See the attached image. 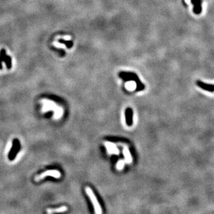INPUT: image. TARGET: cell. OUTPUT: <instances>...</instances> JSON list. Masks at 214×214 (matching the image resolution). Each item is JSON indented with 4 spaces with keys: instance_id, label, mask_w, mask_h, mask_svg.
I'll return each instance as SVG.
<instances>
[{
    "instance_id": "obj_1",
    "label": "cell",
    "mask_w": 214,
    "mask_h": 214,
    "mask_svg": "<svg viewBox=\"0 0 214 214\" xmlns=\"http://www.w3.org/2000/svg\"><path fill=\"white\" fill-rule=\"evenodd\" d=\"M85 191L91 200L92 205L93 206V208H94V209H95V212L97 213H102V211L101 205L99 204L98 201V199L96 196L95 195V194L93 193L92 190L90 188V187H87L85 189Z\"/></svg>"
},
{
    "instance_id": "obj_12",
    "label": "cell",
    "mask_w": 214,
    "mask_h": 214,
    "mask_svg": "<svg viewBox=\"0 0 214 214\" xmlns=\"http://www.w3.org/2000/svg\"><path fill=\"white\" fill-rule=\"evenodd\" d=\"M4 61L6 63L7 67L8 69H10L11 67V58L9 56H6L5 58H4Z\"/></svg>"
},
{
    "instance_id": "obj_8",
    "label": "cell",
    "mask_w": 214,
    "mask_h": 214,
    "mask_svg": "<svg viewBox=\"0 0 214 214\" xmlns=\"http://www.w3.org/2000/svg\"><path fill=\"white\" fill-rule=\"evenodd\" d=\"M18 146H19V142H18L17 140H14V142H13V146H12V148L11 149L10 153L9 156H8L9 159H12V156H13V154H15V151L18 149V148H17Z\"/></svg>"
},
{
    "instance_id": "obj_5",
    "label": "cell",
    "mask_w": 214,
    "mask_h": 214,
    "mask_svg": "<svg viewBox=\"0 0 214 214\" xmlns=\"http://www.w3.org/2000/svg\"><path fill=\"white\" fill-rule=\"evenodd\" d=\"M193 4V11L196 15H199L202 11L201 0H191Z\"/></svg>"
},
{
    "instance_id": "obj_10",
    "label": "cell",
    "mask_w": 214,
    "mask_h": 214,
    "mask_svg": "<svg viewBox=\"0 0 214 214\" xmlns=\"http://www.w3.org/2000/svg\"><path fill=\"white\" fill-rule=\"evenodd\" d=\"M6 57V51L4 49H2L0 52V69L2 68V61L4 60Z\"/></svg>"
},
{
    "instance_id": "obj_6",
    "label": "cell",
    "mask_w": 214,
    "mask_h": 214,
    "mask_svg": "<svg viewBox=\"0 0 214 214\" xmlns=\"http://www.w3.org/2000/svg\"><path fill=\"white\" fill-rule=\"evenodd\" d=\"M123 155H124L125 161L127 163H131L132 162L131 155L130 153V151L126 146H124L123 148Z\"/></svg>"
},
{
    "instance_id": "obj_4",
    "label": "cell",
    "mask_w": 214,
    "mask_h": 214,
    "mask_svg": "<svg viewBox=\"0 0 214 214\" xmlns=\"http://www.w3.org/2000/svg\"><path fill=\"white\" fill-rule=\"evenodd\" d=\"M196 85L198 87L201 88L203 90H205L209 92H214V85L208 84L200 81V80H197L196 82Z\"/></svg>"
},
{
    "instance_id": "obj_11",
    "label": "cell",
    "mask_w": 214,
    "mask_h": 214,
    "mask_svg": "<svg viewBox=\"0 0 214 214\" xmlns=\"http://www.w3.org/2000/svg\"><path fill=\"white\" fill-rule=\"evenodd\" d=\"M124 165V160H120L118 161L117 164V168L118 170H122Z\"/></svg>"
},
{
    "instance_id": "obj_9",
    "label": "cell",
    "mask_w": 214,
    "mask_h": 214,
    "mask_svg": "<svg viewBox=\"0 0 214 214\" xmlns=\"http://www.w3.org/2000/svg\"><path fill=\"white\" fill-rule=\"evenodd\" d=\"M126 88L130 90H135L136 88V84L135 82L133 81H130V82H128L127 83H126Z\"/></svg>"
},
{
    "instance_id": "obj_3",
    "label": "cell",
    "mask_w": 214,
    "mask_h": 214,
    "mask_svg": "<svg viewBox=\"0 0 214 214\" xmlns=\"http://www.w3.org/2000/svg\"><path fill=\"white\" fill-rule=\"evenodd\" d=\"M104 145L106 146V148L108 151V152L110 154H115V155H118L119 154V150L117 148L116 145L110 142H104Z\"/></svg>"
},
{
    "instance_id": "obj_7",
    "label": "cell",
    "mask_w": 214,
    "mask_h": 214,
    "mask_svg": "<svg viewBox=\"0 0 214 214\" xmlns=\"http://www.w3.org/2000/svg\"><path fill=\"white\" fill-rule=\"evenodd\" d=\"M67 210V207L63 206L57 208H52V209H48L47 212L48 213H60V212H64Z\"/></svg>"
},
{
    "instance_id": "obj_2",
    "label": "cell",
    "mask_w": 214,
    "mask_h": 214,
    "mask_svg": "<svg viewBox=\"0 0 214 214\" xmlns=\"http://www.w3.org/2000/svg\"><path fill=\"white\" fill-rule=\"evenodd\" d=\"M47 176H51L55 178H60L61 177V174L57 170H48L37 176L35 177V180L36 181H39Z\"/></svg>"
}]
</instances>
